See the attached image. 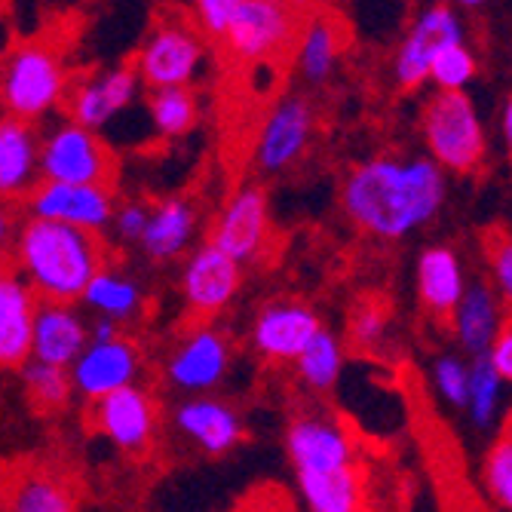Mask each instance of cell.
Listing matches in <instances>:
<instances>
[{
	"label": "cell",
	"instance_id": "obj_1",
	"mask_svg": "<svg viewBox=\"0 0 512 512\" xmlns=\"http://www.w3.org/2000/svg\"><path fill=\"white\" fill-rule=\"evenodd\" d=\"M448 200V175L430 157H371L341 184L344 215L378 240H405Z\"/></svg>",
	"mask_w": 512,
	"mask_h": 512
},
{
	"label": "cell",
	"instance_id": "obj_2",
	"mask_svg": "<svg viewBox=\"0 0 512 512\" xmlns=\"http://www.w3.org/2000/svg\"><path fill=\"white\" fill-rule=\"evenodd\" d=\"M10 258L37 301L80 304L89 279L108 267V246L77 227L22 218Z\"/></svg>",
	"mask_w": 512,
	"mask_h": 512
},
{
	"label": "cell",
	"instance_id": "obj_3",
	"mask_svg": "<svg viewBox=\"0 0 512 512\" xmlns=\"http://www.w3.org/2000/svg\"><path fill=\"white\" fill-rule=\"evenodd\" d=\"M194 28L240 62H270L298 40V7L279 0H197Z\"/></svg>",
	"mask_w": 512,
	"mask_h": 512
},
{
	"label": "cell",
	"instance_id": "obj_4",
	"mask_svg": "<svg viewBox=\"0 0 512 512\" xmlns=\"http://www.w3.org/2000/svg\"><path fill=\"white\" fill-rule=\"evenodd\" d=\"M71 74L50 40H22L0 62V108L4 114L37 126L68 99Z\"/></svg>",
	"mask_w": 512,
	"mask_h": 512
},
{
	"label": "cell",
	"instance_id": "obj_5",
	"mask_svg": "<svg viewBox=\"0 0 512 512\" xmlns=\"http://www.w3.org/2000/svg\"><path fill=\"white\" fill-rule=\"evenodd\" d=\"M430 160L448 175H470L488 157V135L470 92H436L421 114Z\"/></svg>",
	"mask_w": 512,
	"mask_h": 512
},
{
	"label": "cell",
	"instance_id": "obj_6",
	"mask_svg": "<svg viewBox=\"0 0 512 512\" xmlns=\"http://www.w3.org/2000/svg\"><path fill=\"white\" fill-rule=\"evenodd\" d=\"M40 181L53 184H89L111 188L117 181V157L105 138L71 120L56 123L40 135Z\"/></svg>",
	"mask_w": 512,
	"mask_h": 512
},
{
	"label": "cell",
	"instance_id": "obj_7",
	"mask_svg": "<svg viewBox=\"0 0 512 512\" xmlns=\"http://www.w3.org/2000/svg\"><path fill=\"white\" fill-rule=\"evenodd\" d=\"M286 451L298 479H322L356 470V442L347 427L325 408H304L289 417Z\"/></svg>",
	"mask_w": 512,
	"mask_h": 512
},
{
	"label": "cell",
	"instance_id": "obj_8",
	"mask_svg": "<svg viewBox=\"0 0 512 512\" xmlns=\"http://www.w3.org/2000/svg\"><path fill=\"white\" fill-rule=\"evenodd\" d=\"M206 59V40L203 34L181 19H163L154 25V31L145 37L142 50L135 53L132 71L138 83L157 89H175L191 86L197 71Z\"/></svg>",
	"mask_w": 512,
	"mask_h": 512
},
{
	"label": "cell",
	"instance_id": "obj_9",
	"mask_svg": "<svg viewBox=\"0 0 512 512\" xmlns=\"http://www.w3.org/2000/svg\"><path fill=\"white\" fill-rule=\"evenodd\" d=\"M230 371V338L209 322L184 332L163 359V381L181 396H212Z\"/></svg>",
	"mask_w": 512,
	"mask_h": 512
},
{
	"label": "cell",
	"instance_id": "obj_10",
	"mask_svg": "<svg viewBox=\"0 0 512 512\" xmlns=\"http://www.w3.org/2000/svg\"><path fill=\"white\" fill-rule=\"evenodd\" d=\"M454 43H467V28L451 4L424 7L402 34L393 59V74L402 89H417L430 80V65L439 53H445Z\"/></svg>",
	"mask_w": 512,
	"mask_h": 512
},
{
	"label": "cell",
	"instance_id": "obj_11",
	"mask_svg": "<svg viewBox=\"0 0 512 512\" xmlns=\"http://www.w3.org/2000/svg\"><path fill=\"white\" fill-rule=\"evenodd\" d=\"M117 197L111 188H89V184H53L40 181L25 197L19 212L25 218H40L65 227L86 230V234L102 237L114 221Z\"/></svg>",
	"mask_w": 512,
	"mask_h": 512
},
{
	"label": "cell",
	"instance_id": "obj_12",
	"mask_svg": "<svg viewBox=\"0 0 512 512\" xmlns=\"http://www.w3.org/2000/svg\"><path fill=\"white\" fill-rule=\"evenodd\" d=\"M92 427L117 451L129 457H142L157 442L160 405L142 384H135L92 402Z\"/></svg>",
	"mask_w": 512,
	"mask_h": 512
},
{
	"label": "cell",
	"instance_id": "obj_13",
	"mask_svg": "<svg viewBox=\"0 0 512 512\" xmlns=\"http://www.w3.org/2000/svg\"><path fill=\"white\" fill-rule=\"evenodd\" d=\"M181 301L188 313L200 319H212L224 313L243 289V267L218 252L209 240L194 246L181 264L178 276Z\"/></svg>",
	"mask_w": 512,
	"mask_h": 512
},
{
	"label": "cell",
	"instance_id": "obj_14",
	"mask_svg": "<svg viewBox=\"0 0 512 512\" xmlns=\"http://www.w3.org/2000/svg\"><path fill=\"white\" fill-rule=\"evenodd\" d=\"M316 114L304 96H283L267 111L252 148V163L264 175H279L307 154Z\"/></svg>",
	"mask_w": 512,
	"mask_h": 512
},
{
	"label": "cell",
	"instance_id": "obj_15",
	"mask_svg": "<svg viewBox=\"0 0 512 512\" xmlns=\"http://www.w3.org/2000/svg\"><path fill=\"white\" fill-rule=\"evenodd\" d=\"M145 371V356L123 332L114 341H89L77 362L68 368L71 387L86 402H99L117 390L135 387Z\"/></svg>",
	"mask_w": 512,
	"mask_h": 512
},
{
	"label": "cell",
	"instance_id": "obj_16",
	"mask_svg": "<svg viewBox=\"0 0 512 512\" xmlns=\"http://www.w3.org/2000/svg\"><path fill=\"white\" fill-rule=\"evenodd\" d=\"M319 329L322 319L310 304L295 298H273L258 307L249 329V344L264 362L286 365L304 353Z\"/></svg>",
	"mask_w": 512,
	"mask_h": 512
},
{
	"label": "cell",
	"instance_id": "obj_17",
	"mask_svg": "<svg viewBox=\"0 0 512 512\" xmlns=\"http://www.w3.org/2000/svg\"><path fill=\"white\" fill-rule=\"evenodd\" d=\"M267 234H270L267 191L261 184H243V188L230 194L227 203L221 206L212 224L209 243L243 267V264L258 261V255L267 246Z\"/></svg>",
	"mask_w": 512,
	"mask_h": 512
},
{
	"label": "cell",
	"instance_id": "obj_18",
	"mask_svg": "<svg viewBox=\"0 0 512 512\" xmlns=\"http://www.w3.org/2000/svg\"><path fill=\"white\" fill-rule=\"evenodd\" d=\"M172 427L209 457H224L246 439V421L234 402L218 396H184L172 408Z\"/></svg>",
	"mask_w": 512,
	"mask_h": 512
},
{
	"label": "cell",
	"instance_id": "obj_19",
	"mask_svg": "<svg viewBox=\"0 0 512 512\" xmlns=\"http://www.w3.org/2000/svg\"><path fill=\"white\" fill-rule=\"evenodd\" d=\"M138 89H142V83H138L132 65H114L108 71L89 74L71 83L68 89V99H65L68 120L83 129L99 132L135 102Z\"/></svg>",
	"mask_w": 512,
	"mask_h": 512
},
{
	"label": "cell",
	"instance_id": "obj_20",
	"mask_svg": "<svg viewBox=\"0 0 512 512\" xmlns=\"http://www.w3.org/2000/svg\"><path fill=\"white\" fill-rule=\"evenodd\" d=\"M89 344V322L77 304H46L37 301L34 325H31V359L53 365V368H71L77 356Z\"/></svg>",
	"mask_w": 512,
	"mask_h": 512
},
{
	"label": "cell",
	"instance_id": "obj_21",
	"mask_svg": "<svg viewBox=\"0 0 512 512\" xmlns=\"http://www.w3.org/2000/svg\"><path fill=\"white\" fill-rule=\"evenodd\" d=\"M40 132L37 126L0 114V203L22 206L40 184Z\"/></svg>",
	"mask_w": 512,
	"mask_h": 512
},
{
	"label": "cell",
	"instance_id": "obj_22",
	"mask_svg": "<svg viewBox=\"0 0 512 512\" xmlns=\"http://www.w3.org/2000/svg\"><path fill=\"white\" fill-rule=\"evenodd\" d=\"M197 227H200L197 203L188 194H172L151 206L148 227L138 246H142L145 258H151L154 264H169L184 252H191Z\"/></svg>",
	"mask_w": 512,
	"mask_h": 512
},
{
	"label": "cell",
	"instance_id": "obj_23",
	"mask_svg": "<svg viewBox=\"0 0 512 512\" xmlns=\"http://www.w3.org/2000/svg\"><path fill=\"white\" fill-rule=\"evenodd\" d=\"M37 298L13 264L0 267V368H22L31 359V325Z\"/></svg>",
	"mask_w": 512,
	"mask_h": 512
},
{
	"label": "cell",
	"instance_id": "obj_24",
	"mask_svg": "<svg viewBox=\"0 0 512 512\" xmlns=\"http://www.w3.org/2000/svg\"><path fill=\"white\" fill-rule=\"evenodd\" d=\"M417 301L430 313L451 316L467 292V273H463L460 255L451 246H427L414 264Z\"/></svg>",
	"mask_w": 512,
	"mask_h": 512
},
{
	"label": "cell",
	"instance_id": "obj_25",
	"mask_svg": "<svg viewBox=\"0 0 512 512\" xmlns=\"http://www.w3.org/2000/svg\"><path fill=\"white\" fill-rule=\"evenodd\" d=\"M451 325L460 350L470 353V359L485 356L491 350L494 338L503 329V304L491 289V283L476 279V283L467 286L460 304L451 313Z\"/></svg>",
	"mask_w": 512,
	"mask_h": 512
},
{
	"label": "cell",
	"instance_id": "obj_26",
	"mask_svg": "<svg viewBox=\"0 0 512 512\" xmlns=\"http://www.w3.org/2000/svg\"><path fill=\"white\" fill-rule=\"evenodd\" d=\"M341 46H344V34L335 25V19L322 16V13L304 19V25L298 31V40H295V68H298V74L313 86L325 83L338 68Z\"/></svg>",
	"mask_w": 512,
	"mask_h": 512
},
{
	"label": "cell",
	"instance_id": "obj_27",
	"mask_svg": "<svg viewBox=\"0 0 512 512\" xmlns=\"http://www.w3.org/2000/svg\"><path fill=\"white\" fill-rule=\"evenodd\" d=\"M80 304L86 310H92L99 319H111V322H129L142 313L145 307V289L142 283L117 267H102L96 276L89 279V286L80 298Z\"/></svg>",
	"mask_w": 512,
	"mask_h": 512
},
{
	"label": "cell",
	"instance_id": "obj_28",
	"mask_svg": "<svg viewBox=\"0 0 512 512\" xmlns=\"http://www.w3.org/2000/svg\"><path fill=\"white\" fill-rule=\"evenodd\" d=\"M7 512H77L71 482L53 470H28L13 485Z\"/></svg>",
	"mask_w": 512,
	"mask_h": 512
},
{
	"label": "cell",
	"instance_id": "obj_29",
	"mask_svg": "<svg viewBox=\"0 0 512 512\" xmlns=\"http://www.w3.org/2000/svg\"><path fill=\"white\" fill-rule=\"evenodd\" d=\"M344 371V341L332 332L322 329L313 335V341L304 347V353L295 359V375L310 393H329Z\"/></svg>",
	"mask_w": 512,
	"mask_h": 512
},
{
	"label": "cell",
	"instance_id": "obj_30",
	"mask_svg": "<svg viewBox=\"0 0 512 512\" xmlns=\"http://www.w3.org/2000/svg\"><path fill=\"white\" fill-rule=\"evenodd\" d=\"M148 114L163 138H181L188 135L200 120V102L191 86H175V89H157L148 96Z\"/></svg>",
	"mask_w": 512,
	"mask_h": 512
},
{
	"label": "cell",
	"instance_id": "obj_31",
	"mask_svg": "<svg viewBox=\"0 0 512 512\" xmlns=\"http://www.w3.org/2000/svg\"><path fill=\"white\" fill-rule=\"evenodd\" d=\"M503 396H506V384L500 381V375L491 368L488 356H476V359H470V393H467V411H470V421H473L479 430H491V427L500 421Z\"/></svg>",
	"mask_w": 512,
	"mask_h": 512
},
{
	"label": "cell",
	"instance_id": "obj_32",
	"mask_svg": "<svg viewBox=\"0 0 512 512\" xmlns=\"http://www.w3.org/2000/svg\"><path fill=\"white\" fill-rule=\"evenodd\" d=\"M19 375H22L28 399L40 411H62V408H68V402L74 396V387H71V375H68L65 368H53V365H43V362L28 359L19 368Z\"/></svg>",
	"mask_w": 512,
	"mask_h": 512
},
{
	"label": "cell",
	"instance_id": "obj_33",
	"mask_svg": "<svg viewBox=\"0 0 512 512\" xmlns=\"http://www.w3.org/2000/svg\"><path fill=\"white\" fill-rule=\"evenodd\" d=\"M479 74V59L470 43H454L436 56L430 65V83L439 92H467V86Z\"/></svg>",
	"mask_w": 512,
	"mask_h": 512
},
{
	"label": "cell",
	"instance_id": "obj_34",
	"mask_svg": "<svg viewBox=\"0 0 512 512\" xmlns=\"http://www.w3.org/2000/svg\"><path fill=\"white\" fill-rule=\"evenodd\" d=\"M482 482L488 497L512 512V436H500L488 454H485V467H482Z\"/></svg>",
	"mask_w": 512,
	"mask_h": 512
},
{
	"label": "cell",
	"instance_id": "obj_35",
	"mask_svg": "<svg viewBox=\"0 0 512 512\" xmlns=\"http://www.w3.org/2000/svg\"><path fill=\"white\" fill-rule=\"evenodd\" d=\"M485 258L491 267V279H494V292L500 298L503 307L512 310V234L506 227H488L485 234Z\"/></svg>",
	"mask_w": 512,
	"mask_h": 512
},
{
	"label": "cell",
	"instance_id": "obj_36",
	"mask_svg": "<svg viewBox=\"0 0 512 512\" xmlns=\"http://www.w3.org/2000/svg\"><path fill=\"white\" fill-rule=\"evenodd\" d=\"M433 387L436 393L454 405L467 408V393H470V362L457 353H442L433 362Z\"/></svg>",
	"mask_w": 512,
	"mask_h": 512
},
{
	"label": "cell",
	"instance_id": "obj_37",
	"mask_svg": "<svg viewBox=\"0 0 512 512\" xmlns=\"http://www.w3.org/2000/svg\"><path fill=\"white\" fill-rule=\"evenodd\" d=\"M387 310L378 307L375 301H365L362 307L353 310L350 316V344L359 350H375L387 338Z\"/></svg>",
	"mask_w": 512,
	"mask_h": 512
},
{
	"label": "cell",
	"instance_id": "obj_38",
	"mask_svg": "<svg viewBox=\"0 0 512 512\" xmlns=\"http://www.w3.org/2000/svg\"><path fill=\"white\" fill-rule=\"evenodd\" d=\"M148 215H151V206L145 200H123L117 203L114 209V234L120 243H129V246H138V240H142L145 227H148Z\"/></svg>",
	"mask_w": 512,
	"mask_h": 512
},
{
	"label": "cell",
	"instance_id": "obj_39",
	"mask_svg": "<svg viewBox=\"0 0 512 512\" xmlns=\"http://www.w3.org/2000/svg\"><path fill=\"white\" fill-rule=\"evenodd\" d=\"M485 356H488L491 368L500 375V381L512 384V322L503 325L500 335L494 338V344H491V350Z\"/></svg>",
	"mask_w": 512,
	"mask_h": 512
},
{
	"label": "cell",
	"instance_id": "obj_40",
	"mask_svg": "<svg viewBox=\"0 0 512 512\" xmlns=\"http://www.w3.org/2000/svg\"><path fill=\"white\" fill-rule=\"evenodd\" d=\"M19 206L0 203V267L13 255V240H16V227H19Z\"/></svg>",
	"mask_w": 512,
	"mask_h": 512
},
{
	"label": "cell",
	"instance_id": "obj_41",
	"mask_svg": "<svg viewBox=\"0 0 512 512\" xmlns=\"http://www.w3.org/2000/svg\"><path fill=\"white\" fill-rule=\"evenodd\" d=\"M120 335V325L111 319H92L89 322V341H114Z\"/></svg>",
	"mask_w": 512,
	"mask_h": 512
},
{
	"label": "cell",
	"instance_id": "obj_42",
	"mask_svg": "<svg viewBox=\"0 0 512 512\" xmlns=\"http://www.w3.org/2000/svg\"><path fill=\"white\" fill-rule=\"evenodd\" d=\"M500 132H503V145H506V154L512 160V92L506 96L503 108H500Z\"/></svg>",
	"mask_w": 512,
	"mask_h": 512
},
{
	"label": "cell",
	"instance_id": "obj_43",
	"mask_svg": "<svg viewBox=\"0 0 512 512\" xmlns=\"http://www.w3.org/2000/svg\"><path fill=\"white\" fill-rule=\"evenodd\" d=\"M0 512H7V500L4 497H0Z\"/></svg>",
	"mask_w": 512,
	"mask_h": 512
}]
</instances>
